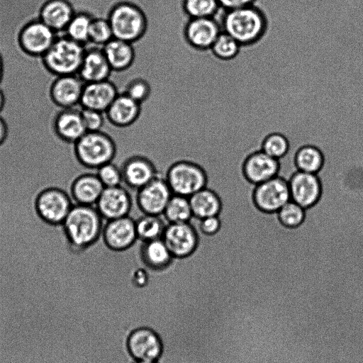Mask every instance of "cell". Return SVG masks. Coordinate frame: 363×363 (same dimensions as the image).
<instances>
[{
	"mask_svg": "<svg viewBox=\"0 0 363 363\" xmlns=\"http://www.w3.org/2000/svg\"><path fill=\"white\" fill-rule=\"evenodd\" d=\"M0 363H69L50 343L17 331L0 333Z\"/></svg>",
	"mask_w": 363,
	"mask_h": 363,
	"instance_id": "6da1fadb",
	"label": "cell"
},
{
	"mask_svg": "<svg viewBox=\"0 0 363 363\" xmlns=\"http://www.w3.org/2000/svg\"><path fill=\"white\" fill-rule=\"evenodd\" d=\"M215 17L222 31L233 37L240 45L256 43L267 28L266 13L257 4L230 10L220 8Z\"/></svg>",
	"mask_w": 363,
	"mask_h": 363,
	"instance_id": "7a4b0ae2",
	"label": "cell"
},
{
	"mask_svg": "<svg viewBox=\"0 0 363 363\" xmlns=\"http://www.w3.org/2000/svg\"><path fill=\"white\" fill-rule=\"evenodd\" d=\"M104 219L92 206L74 205L62 223L73 249L85 255L101 238Z\"/></svg>",
	"mask_w": 363,
	"mask_h": 363,
	"instance_id": "3957f363",
	"label": "cell"
},
{
	"mask_svg": "<svg viewBox=\"0 0 363 363\" xmlns=\"http://www.w3.org/2000/svg\"><path fill=\"white\" fill-rule=\"evenodd\" d=\"M106 18L113 37L134 44L147 33L148 19L144 10L130 0H119L108 10Z\"/></svg>",
	"mask_w": 363,
	"mask_h": 363,
	"instance_id": "277c9868",
	"label": "cell"
},
{
	"mask_svg": "<svg viewBox=\"0 0 363 363\" xmlns=\"http://www.w3.org/2000/svg\"><path fill=\"white\" fill-rule=\"evenodd\" d=\"M74 149L79 162L90 171L112 162L117 152L114 140L102 130L86 132L74 144Z\"/></svg>",
	"mask_w": 363,
	"mask_h": 363,
	"instance_id": "5b68a950",
	"label": "cell"
},
{
	"mask_svg": "<svg viewBox=\"0 0 363 363\" xmlns=\"http://www.w3.org/2000/svg\"><path fill=\"white\" fill-rule=\"evenodd\" d=\"M86 46L67 35H57L55 42L41 57L44 67L58 76L77 74Z\"/></svg>",
	"mask_w": 363,
	"mask_h": 363,
	"instance_id": "8992f818",
	"label": "cell"
},
{
	"mask_svg": "<svg viewBox=\"0 0 363 363\" xmlns=\"http://www.w3.org/2000/svg\"><path fill=\"white\" fill-rule=\"evenodd\" d=\"M164 179L173 194L190 197L208 186V174L201 164L181 160L171 164Z\"/></svg>",
	"mask_w": 363,
	"mask_h": 363,
	"instance_id": "52a82bcc",
	"label": "cell"
},
{
	"mask_svg": "<svg viewBox=\"0 0 363 363\" xmlns=\"http://www.w3.org/2000/svg\"><path fill=\"white\" fill-rule=\"evenodd\" d=\"M57 34L38 18L26 23L18 34V44L26 55L42 57L55 42Z\"/></svg>",
	"mask_w": 363,
	"mask_h": 363,
	"instance_id": "ba28073f",
	"label": "cell"
},
{
	"mask_svg": "<svg viewBox=\"0 0 363 363\" xmlns=\"http://www.w3.org/2000/svg\"><path fill=\"white\" fill-rule=\"evenodd\" d=\"M162 239L175 259L193 255L200 242L198 230L190 222L167 223Z\"/></svg>",
	"mask_w": 363,
	"mask_h": 363,
	"instance_id": "9c48e42d",
	"label": "cell"
},
{
	"mask_svg": "<svg viewBox=\"0 0 363 363\" xmlns=\"http://www.w3.org/2000/svg\"><path fill=\"white\" fill-rule=\"evenodd\" d=\"M221 32L216 17L188 18L183 28V37L190 48L206 52L210 50Z\"/></svg>",
	"mask_w": 363,
	"mask_h": 363,
	"instance_id": "30bf717a",
	"label": "cell"
},
{
	"mask_svg": "<svg viewBox=\"0 0 363 363\" xmlns=\"http://www.w3.org/2000/svg\"><path fill=\"white\" fill-rule=\"evenodd\" d=\"M172 195L164 177L158 175L137 190L135 203L142 213L161 216Z\"/></svg>",
	"mask_w": 363,
	"mask_h": 363,
	"instance_id": "8fae6325",
	"label": "cell"
},
{
	"mask_svg": "<svg viewBox=\"0 0 363 363\" xmlns=\"http://www.w3.org/2000/svg\"><path fill=\"white\" fill-rule=\"evenodd\" d=\"M101 238L104 245L113 252H124L138 240L135 220L129 216L106 221Z\"/></svg>",
	"mask_w": 363,
	"mask_h": 363,
	"instance_id": "7c38bea8",
	"label": "cell"
},
{
	"mask_svg": "<svg viewBox=\"0 0 363 363\" xmlns=\"http://www.w3.org/2000/svg\"><path fill=\"white\" fill-rule=\"evenodd\" d=\"M290 200L289 182L279 176L257 184L255 189V203L264 212H277Z\"/></svg>",
	"mask_w": 363,
	"mask_h": 363,
	"instance_id": "4fadbf2b",
	"label": "cell"
},
{
	"mask_svg": "<svg viewBox=\"0 0 363 363\" xmlns=\"http://www.w3.org/2000/svg\"><path fill=\"white\" fill-rule=\"evenodd\" d=\"M94 206L107 221L129 216L133 200L130 193L121 185L105 187Z\"/></svg>",
	"mask_w": 363,
	"mask_h": 363,
	"instance_id": "5bb4252c",
	"label": "cell"
},
{
	"mask_svg": "<svg viewBox=\"0 0 363 363\" xmlns=\"http://www.w3.org/2000/svg\"><path fill=\"white\" fill-rule=\"evenodd\" d=\"M74 205L69 196L58 189L45 190L37 200V210L40 217L53 224H62Z\"/></svg>",
	"mask_w": 363,
	"mask_h": 363,
	"instance_id": "9a60e30c",
	"label": "cell"
},
{
	"mask_svg": "<svg viewBox=\"0 0 363 363\" xmlns=\"http://www.w3.org/2000/svg\"><path fill=\"white\" fill-rule=\"evenodd\" d=\"M291 200L303 208L315 205L321 196L320 180L316 174L296 172L289 180Z\"/></svg>",
	"mask_w": 363,
	"mask_h": 363,
	"instance_id": "2e32d148",
	"label": "cell"
},
{
	"mask_svg": "<svg viewBox=\"0 0 363 363\" xmlns=\"http://www.w3.org/2000/svg\"><path fill=\"white\" fill-rule=\"evenodd\" d=\"M128 348L136 360L157 361L163 347L160 336L153 330L139 328L129 335Z\"/></svg>",
	"mask_w": 363,
	"mask_h": 363,
	"instance_id": "e0dca14e",
	"label": "cell"
},
{
	"mask_svg": "<svg viewBox=\"0 0 363 363\" xmlns=\"http://www.w3.org/2000/svg\"><path fill=\"white\" fill-rule=\"evenodd\" d=\"M121 169L123 182L136 191L160 175L154 162L142 155L130 156L124 160Z\"/></svg>",
	"mask_w": 363,
	"mask_h": 363,
	"instance_id": "ac0fdd59",
	"label": "cell"
},
{
	"mask_svg": "<svg viewBox=\"0 0 363 363\" xmlns=\"http://www.w3.org/2000/svg\"><path fill=\"white\" fill-rule=\"evenodd\" d=\"M84 85L77 74L58 76L50 85V98L60 108L77 107L80 104Z\"/></svg>",
	"mask_w": 363,
	"mask_h": 363,
	"instance_id": "d6986e66",
	"label": "cell"
},
{
	"mask_svg": "<svg viewBox=\"0 0 363 363\" xmlns=\"http://www.w3.org/2000/svg\"><path fill=\"white\" fill-rule=\"evenodd\" d=\"M52 131L61 140L74 144L87 132L82 109L77 107L61 108L55 116Z\"/></svg>",
	"mask_w": 363,
	"mask_h": 363,
	"instance_id": "ffe728a7",
	"label": "cell"
},
{
	"mask_svg": "<svg viewBox=\"0 0 363 363\" xmlns=\"http://www.w3.org/2000/svg\"><path fill=\"white\" fill-rule=\"evenodd\" d=\"M118 94L117 86L109 79L84 83L79 105L82 108L105 113Z\"/></svg>",
	"mask_w": 363,
	"mask_h": 363,
	"instance_id": "44dd1931",
	"label": "cell"
},
{
	"mask_svg": "<svg viewBox=\"0 0 363 363\" xmlns=\"http://www.w3.org/2000/svg\"><path fill=\"white\" fill-rule=\"evenodd\" d=\"M139 257L145 268L157 274L169 270L175 259L162 238L142 242Z\"/></svg>",
	"mask_w": 363,
	"mask_h": 363,
	"instance_id": "7402d4cb",
	"label": "cell"
},
{
	"mask_svg": "<svg viewBox=\"0 0 363 363\" xmlns=\"http://www.w3.org/2000/svg\"><path fill=\"white\" fill-rule=\"evenodd\" d=\"M112 72L102 48L94 45L86 48L77 74L84 83L108 79Z\"/></svg>",
	"mask_w": 363,
	"mask_h": 363,
	"instance_id": "603a6c76",
	"label": "cell"
},
{
	"mask_svg": "<svg viewBox=\"0 0 363 363\" xmlns=\"http://www.w3.org/2000/svg\"><path fill=\"white\" fill-rule=\"evenodd\" d=\"M77 11L68 0H48L38 11V18L57 34L64 33Z\"/></svg>",
	"mask_w": 363,
	"mask_h": 363,
	"instance_id": "cb8c5ba5",
	"label": "cell"
},
{
	"mask_svg": "<svg viewBox=\"0 0 363 363\" xmlns=\"http://www.w3.org/2000/svg\"><path fill=\"white\" fill-rule=\"evenodd\" d=\"M142 104L125 93L118 94L104 115L106 120L117 128H127L134 124L141 114Z\"/></svg>",
	"mask_w": 363,
	"mask_h": 363,
	"instance_id": "d4e9b609",
	"label": "cell"
},
{
	"mask_svg": "<svg viewBox=\"0 0 363 363\" xmlns=\"http://www.w3.org/2000/svg\"><path fill=\"white\" fill-rule=\"evenodd\" d=\"M279 169V160L262 150L248 156L243 165L245 177L256 185L277 177Z\"/></svg>",
	"mask_w": 363,
	"mask_h": 363,
	"instance_id": "484cf974",
	"label": "cell"
},
{
	"mask_svg": "<svg viewBox=\"0 0 363 363\" xmlns=\"http://www.w3.org/2000/svg\"><path fill=\"white\" fill-rule=\"evenodd\" d=\"M104 188L96 172H83L75 179L72 186L74 205L94 206Z\"/></svg>",
	"mask_w": 363,
	"mask_h": 363,
	"instance_id": "4316f807",
	"label": "cell"
},
{
	"mask_svg": "<svg viewBox=\"0 0 363 363\" xmlns=\"http://www.w3.org/2000/svg\"><path fill=\"white\" fill-rule=\"evenodd\" d=\"M102 50L113 72L126 71L135 62V51L131 43L113 38Z\"/></svg>",
	"mask_w": 363,
	"mask_h": 363,
	"instance_id": "83f0119b",
	"label": "cell"
},
{
	"mask_svg": "<svg viewBox=\"0 0 363 363\" xmlns=\"http://www.w3.org/2000/svg\"><path fill=\"white\" fill-rule=\"evenodd\" d=\"M193 218L200 220L206 217L219 216L223 208L218 193L208 186L189 197Z\"/></svg>",
	"mask_w": 363,
	"mask_h": 363,
	"instance_id": "f1b7e54d",
	"label": "cell"
},
{
	"mask_svg": "<svg viewBox=\"0 0 363 363\" xmlns=\"http://www.w3.org/2000/svg\"><path fill=\"white\" fill-rule=\"evenodd\" d=\"M135 222L138 239L141 242L162 238L167 225L160 216L143 213Z\"/></svg>",
	"mask_w": 363,
	"mask_h": 363,
	"instance_id": "f546056e",
	"label": "cell"
},
{
	"mask_svg": "<svg viewBox=\"0 0 363 363\" xmlns=\"http://www.w3.org/2000/svg\"><path fill=\"white\" fill-rule=\"evenodd\" d=\"M94 16L86 10H77L67 25L64 35L86 46L89 44V34Z\"/></svg>",
	"mask_w": 363,
	"mask_h": 363,
	"instance_id": "4dcf8cb0",
	"label": "cell"
},
{
	"mask_svg": "<svg viewBox=\"0 0 363 363\" xmlns=\"http://www.w3.org/2000/svg\"><path fill=\"white\" fill-rule=\"evenodd\" d=\"M324 156L316 146L305 145L301 147L295 155L297 169L303 172L317 174L323 167Z\"/></svg>",
	"mask_w": 363,
	"mask_h": 363,
	"instance_id": "1f68e13d",
	"label": "cell"
},
{
	"mask_svg": "<svg viewBox=\"0 0 363 363\" xmlns=\"http://www.w3.org/2000/svg\"><path fill=\"white\" fill-rule=\"evenodd\" d=\"M162 215L167 223L190 222L193 214L189 197L173 194Z\"/></svg>",
	"mask_w": 363,
	"mask_h": 363,
	"instance_id": "d6a6232c",
	"label": "cell"
},
{
	"mask_svg": "<svg viewBox=\"0 0 363 363\" xmlns=\"http://www.w3.org/2000/svg\"><path fill=\"white\" fill-rule=\"evenodd\" d=\"M181 7L188 18L215 17L220 9L217 0H182Z\"/></svg>",
	"mask_w": 363,
	"mask_h": 363,
	"instance_id": "836d02e7",
	"label": "cell"
},
{
	"mask_svg": "<svg viewBox=\"0 0 363 363\" xmlns=\"http://www.w3.org/2000/svg\"><path fill=\"white\" fill-rule=\"evenodd\" d=\"M240 46L233 37L222 31L211 46L209 52L217 60L228 61L238 55Z\"/></svg>",
	"mask_w": 363,
	"mask_h": 363,
	"instance_id": "e575fe53",
	"label": "cell"
},
{
	"mask_svg": "<svg viewBox=\"0 0 363 363\" xmlns=\"http://www.w3.org/2000/svg\"><path fill=\"white\" fill-rule=\"evenodd\" d=\"M113 38L107 18L94 16L90 26L89 44L102 48Z\"/></svg>",
	"mask_w": 363,
	"mask_h": 363,
	"instance_id": "d590c367",
	"label": "cell"
},
{
	"mask_svg": "<svg viewBox=\"0 0 363 363\" xmlns=\"http://www.w3.org/2000/svg\"><path fill=\"white\" fill-rule=\"evenodd\" d=\"M289 147V141L284 135L273 133L264 140L262 150L270 157L279 160L287 154Z\"/></svg>",
	"mask_w": 363,
	"mask_h": 363,
	"instance_id": "8d00e7d4",
	"label": "cell"
},
{
	"mask_svg": "<svg viewBox=\"0 0 363 363\" xmlns=\"http://www.w3.org/2000/svg\"><path fill=\"white\" fill-rule=\"evenodd\" d=\"M280 222L289 228L299 226L305 218V208L290 200L277 211Z\"/></svg>",
	"mask_w": 363,
	"mask_h": 363,
	"instance_id": "74e56055",
	"label": "cell"
},
{
	"mask_svg": "<svg viewBox=\"0 0 363 363\" xmlns=\"http://www.w3.org/2000/svg\"><path fill=\"white\" fill-rule=\"evenodd\" d=\"M151 91L150 84L147 79L141 77H135L128 82L123 92L143 104L150 98Z\"/></svg>",
	"mask_w": 363,
	"mask_h": 363,
	"instance_id": "f35d334b",
	"label": "cell"
},
{
	"mask_svg": "<svg viewBox=\"0 0 363 363\" xmlns=\"http://www.w3.org/2000/svg\"><path fill=\"white\" fill-rule=\"evenodd\" d=\"M96 174L104 187L121 186L123 182L121 169L113 162L101 166Z\"/></svg>",
	"mask_w": 363,
	"mask_h": 363,
	"instance_id": "ab89813d",
	"label": "cell"
},
{
	"mask_svg": "<svg viewBox=\"0 0 363 363\" xmlns=\"http://www.w3.org/2000/svg\"><path fill=\"white\" fill-rule=\"evenodd\" d=\"M82 114L84 125L87 132L101 130L104 125V113L92 110L82 108Z\"/></svg>",
	"mask_w": 363,
	"mask_h": 363,
	"instance_id": "60d3db41",
	"label": "cell"
},
{
	"mask_svg": "<svg viewBox=\"0 0 363 363\" xmlns=\"http://www.w3.org/2000/svg\"><path fill=\"white\" fill-rule=\"evenodd\" d=\"M198 220L199 231L207 237L216 235L222 227V221L219 216L206 217Z\"/></svg>",
	"mask_w": 363,
	"mask_h": 363,
	"instance_id": "b9f144b4",
	"label": "cell"
},
{
	"mask_svg": "<svg viewBox=\"0 0 363 363\" xmlns=\"http://www.w3.org/2000/svg\"><path fill=\"white\" fill-rule=\"evenodd\" d=\"M220 8L230 10L255 4L257 0H217Z\"/></svg>",
	"mask_w": 363,
	"mask_h": 363,
	"instance_id": "7bdbcfd3",
	"label": "cell"
},
{
	"mask_svg": "<svg viewBox=\"0 0 363 363\" xmlns=\"http://www.w3.org/2000/svg\"><path fill=\"white\" fill-rule=\"evenodd\" d=\"M9 128L6 121L0 116V145H1L9 135Z\"/></svg>",
	"mask_w": 363,
	"mask_h": 363,
	"instance_id": "ee69618b",
	"label": "cell"
},
{
	"mask_svg": "<svg viewBox=\"0 0 363 363\" xmlns=\"http://www.w3.org/2000/svg\"><path fill=\"white\" fill-rule=\"evenodd\" d=\"M5 95L2 89L0 88V113L3 111L5 106Z\"/></svg>",
	"mask_w": 363,
	"mask_h": 363,
	"instance_id": "f6af8a7d",
	"label": "cell"
},
{
	"mask_svg": "<svg viewBox=\"0 0 363 363\" xmlns=\"http://www.w3.org/2000/svg\"><path fill=\"white\" fill-rule=\"evenodd\" d=\"M4 60H3L1 54L0 53V83L1 82L3 77H4Z\"/></svg>",
	"mask_w": 363,
	"mask_h": 363,
	"instance_id": "bcb514c9",
	"label": "cell"
},
{
	"mask_svg": "<svg viewBox=\"0 0 363 363\" xmlns=\"http://www.w3.org/2000/svg\"><path fill=\"white\" fill-rule=\"evenodd\" d=\"M134 363H158L157 361L135 360Z\"/></svg>",
	"mask_w": 363,
	"mask_h": 363,
	"instance_id": "7dc6e473",
	"label": "cell"
}]
</instances>
